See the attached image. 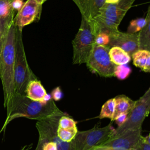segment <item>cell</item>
<instances>
[{"mask_svg": "<svg viewBox=\"0 0 150 150\" xmlns=\"http://www.w3.org/2000/svg\"><path fill=\"white\" fill-rule=\"evenodd\" d=\"M5 36H6V35H5L2 32L1 29H0V53H1V49H2V45H3V43H4Z\"/></svg>", "mask_w": 150, "mask_h": 150, "instance_id": "cell-31", "label": "cell"}, {"mask_svg": "<svg viewBox=\"0 0 150 150\" xmlns=\"http://www.w3.org/2000/svg\"><path fill=\"white\" fill-rule=\"evenodd\" d=\"M115 108L113 120L120 114H128L133 108L135 101L132 100L131 98L125 95H120L115 97Z\"/></svg>", "mask_w": 150, "mask_h": 150, "instance_id": "cell-17", "label": "cell"}, {"mask_svg": "<svg viewBox=\"0 0 150 150\" xmlns=\"http://www.w3.org/2000/svg\"><path fill=\"white\" fill-rule=\"evenodd\" d=\"M145 24L146 21L145 18H140L132 20L127 28V33L130 34L138 33L145 26Z\"/></svg>", "mask_w": 150, "mask_h": 150, "instance_id": "cell-23", "label": "cell"}, {"mask_svg": "<svg viewBox=\"0 0 150 150\" xmlns=\"http://www.w3.org/2000/svg\"><path fill=\"white\" fill-rule=\"evenodd\" d=\"M14 71L16 94L25 95L29 83L38 77L31 70L26 60L22 40V29L16 26Z\"/></svg>", "mask_w": 150, "mask_h": 150, "instance_id": "cell-4", "label": "cell"}, {"mask_svg": "<svg viewBox=\"0 0 150 150\" xmlns=\"http://www.w3.org/2000/svg\"><path fill=\"white\" fill-rule=\"evenodd\" d=\"M115 108V98H111L107 100L102 106L99 118H110L112 121L114 115Z\"/></svg>", "mask_w": 150, "mask_h": 150, "instance_id": "cell-20", "label": "cell"}, {"mask_svg": "<svg viewBox=\"0 0 150 150\" xmlns=\"http://www.w3.org/2000/svg\"><path fill=\"white\" fill-rule=\"evenodd\" d=\"M141 130L128 131L120 135L112 137L93 150H131L138 142Z\"/></svg>", "mask_w": 150, "mask_h": 150, "instance_id": "cell-10", "label": "cell"}, {"mask_svg": "<svg viewBox=\"0 0 150 150\" xmlns=\"http://www.w3.org/2000/svg\"><path fill=\"white\" fill-rule=\"evenodd\" d=\"M131 73V67L125 64L115 65L114 71V76L119 80H124L127 79Z\"/></svg>", "mask_w": 150, "mask_h": 150, "instance_id": "cell-22", "label": "cell"}, {"mask_svg": "<svg viewBox=\"0 0 150 150\" xmlns=\"http://www.w3.org/2000/svg\"><path fill=\"white\" fill-rule=\"evenodd\" d=\"M62 116H54L38 120L36 127L39 133V138L45 141H52L56 144L57 150H73L71 143L61 140L57 135L59 118Z\"/></svg>", "mask_w": 150, "mask_h": 150, "instance_id": "cell-9", "label": "cell"}, {"mask_svg": "<svg viewBox=\"0 0 150 150\" xmlns=\"http://www.w3.org/2000/svg\"><path fill=\"white\" fill-rule=\"evenodd\" d=\"M43 150H57V145L55 142L52 141H45L44 140H43Z\"/></svg>", "mask_w": 150, "mask_h": 150, "instance_id": "cell-29", "label": "cell"}, {"mask_svg": "<svg viewBox=\"0 0 150 150\" xmlns=\"http://www.w3.org/2000/svg\"><path fill=\"white\" fill-rule=\"evenodd\" d=\"M6 109V118L0 129V134L5 132L7 125L13 120L24 117L32 120H42L54 116L65 115L59 109L54 100L37 101L25 95L15 94Z\"/></svg>", "mask_w": 150, "mask_h": 150, "instance_id": "cell-1", "label": "cell"}, {"mask_svg": "<svg viewBox=\"0 0 150 150\" xmlns=\"http://www.w3.org/2000/svg\"><path fill=\"white\" fill-rule=\"evenodd\" d=\"M24 4L23 0H12V6L15 12H19Z\"/></svg>", "mask_w": 150, "mask_h": 150, "instance_id": "cell-30", "label": "cell"}, {"mask_svg": "<svg viewBox=\"0 0 150 150\" xmlns=\"http://www.w3.org/2000/svg\"><path fill=\"white\" fill-rule=\"evenodd\" d=\"M150 112V87L138 100L128 114L125 122L115 129L112 137L120 135L128 131L141 129L145 118Z\"/></svg>", "mask_w": 150, "mask_h": 150, "instance_id": "cell-7", "label": "cell"}, {"mask_svg": "<svg viewBox=\"0 0 150 150\" xmlns=\"http://www.w3.org/2000/svg\"><path fill=\"white\" fill-rule=\"evenodd\" d=\"M120 0H105V2L108 4H115L119 1Z\"/></svg>", "mask_w": 150, "mask_h": 150, "instance_id": "cell-35", "label": "cell"}, {"mask_svg": "<svg viewBox=\"0 0 150 150\" xmlns=\"http://www.w3.org/2000/svg\"><path fill=\"white\" fill-rule=\"evenodd\" d=\"M95 38L90 25L81 17L80 26L72 41L73 64L86 63L95 45Z\"/></svg>", "mask_w": 150, "mask_h": 150, "instance_id": "cell-6", "label": "cell"}, {"mask_svg": "<svg viewBox=\"0 0 150 150\" xmlns=\"http://www.w3.org/2000/svg\"><path fill=\"white\" fill-rule=\"evenodd\" d=\"M128 114H120L113 120V121H115V124L117 125L118 127H121L122 125H123L125 122L128 118Z\"/></svg>", "mask_w": 150, "mask_h": 150, "instance_id": "cell-28", "label": "cell"}, {"mask_svg": "<svg viewBox=\"0 0 150 150\" xmlns=\"http://www.w3.org/2000/svg\"><path fill=\"white\" fill-rule=\"evenodd\" d=\"M78 132L77 127L73 128L64 129L58 127L57 130V135L58 137L64 142H70L74 138Z\"/></svg>", "mask_w": 150, "mask_h": 150, "instance_id": "cell-21", "label": "cell"}, {"mask_svg": "<svg viewBox=\"0 0 150 150\" xmlns=\"http://www.w3.org/2000/svg\"><path fill=\"white\" fill-rule=\"evenodd\" d=\"M110 49V47L108 46H101L95 44L86 63L92 73L104 77L114 76L115 64L110 59L109 56Z\"/></svg>", "mask_w": 150, "mask_h": 150, "instance_id": "cell-8", "label": "cell"}, {"mask_svg": "<svg viewBox=\"0 0 150 150\" xmlns=\"http://www.w3.org/2000/svg\"><path fill=\"white\" fill-rule=\"evenodd\" d=\"M138 35V33L130 34L118 31L109 36L110 42L107 46L119 47L131 56L139 49Z\"/></svg>", "mask_w": 150, "mask_h": 150, "instance_id": "cell-12", "label": "cell"}, {"mask_svg": "<svg viewBox=\"0 0 150 150\" xmlns=\"http://www.w3.org/2000/svg\"><path fill=\"white\" fill-rule=\"evenodd\" d=\"M51 97L54 100V101H59L60 100H61L63 96V94L62 91L61 90L60 87H57L56 88H54L52 93H51Z\"/></svg>", "mask_w": 150, "mask_h": 150, "instance_id": "cell-26", "label": "cell"}, {"mask_svg": "<svg viewBox=\"0 0 150 150\" xmlns=\"http://www.w3.org/2000/svg\"><path fill=\"white\" fill-rule=\"evenodd\" d=\"M146 24L138 32L139 49L150 51V6L148 8L147 15L145 18Z\"/></svg>", "mask_w": 150, "mask_h": 150, "instance_id": "cell-18", "label": "cell"}, {"mask_svg": "<svg viewBox=\"0 0 150 150\" xmlns=\"http://www.w3.org/2000/svg\"><path fill=\"white\" fill-rule=\"evenodd\" d=\"M43 140L39 138L38 142L35 150H43Z\"/></svg>", "mask_w": 150, "mask_h": 150, "instance_id": "cell-32", "label": "cell"}, {"mask_svg": "<svg viewBox=\"0 0 150 150\" xmlns=\"http://www.w3.org/2000/svg\"><path fill=\"white\" fill-rule=\"evenodd\" d=\"M16 25H11L4 39L0 53V79L4 92V106L7 108L16 94L14 78Z\"/></svg>", "mask_w": 150, "mask_h": 150, "instance_id": "cell-2", "label": "cell"}, {"mask_svg": "<svg viewBox=\"0 0 150 150\" xmlns=\"http://www.w3.org/2000/svg\"><path fill=\"white\" fill-rule=\"evenodd\" d=\"M36 2H38V4L42 5L45 2H46L47 0H35Z\"/></svg>", "mask_w": 150, "mask_h": 150, "instance_id": "cell-36", "label": "cell"}, {"mask_svg": "<svg viewBox=\"0 0 150 150\" xmlns=\"http://www.w3.org/2000/svg\"><path fill=\"white\" fill-rule=\"evenodd\" d=\"M77 122L74 121L71 117L67 116L66 114L62 115L59 120L58 127L64 129H69V128H76Z\"/></svg>", "mask_w": 150, "mask_h": 150, "instance_id": "cell-24", "label": "cell"}, {"mask_svg": "<svg viewBox=\"0 0 150 150\" xmlns=\"http://www.w3.org/2000/svg\"><path fill=\"white\" fill-rule=\"evenodd\" d=\"M32 144H30V145H24L21 150H29L32 148Z\"/></svg>", "mask_w": 150, "mask_h": 150, "instance_id": "cell-34", "label": "cell"}, {"mask_svg": "<svg viewBox=\"0 0 150 150\" xmlns=\"http://www.w3.org/2000/svg\"><path fill=\"white\" fill-rule=\"evenodd\" d=\"M131 150H150V145L144 142L140 137L138 142Z\"/></svg>", "mask_w": 150, "mask_h": 150, "instance_id": "cell-27", "label": "cell"}, {"mask_svg": "<svg viewBox=\"0 0 150 150\" xmlns=\"http://www.w3.org/2000/svg\"><path fill=\"white\" fill-rule=\"evenodd\" d=\"M42 5L35 0H27L21 9L14 18L15 25L20 28L34 22H38L40 18Z\"/></svg>", "mask_w": 150, "mask_h": 150, "instance_id": "cell-11", "label": "cell"}, {"mask_svg": "<svg viewBox=\"0 0 150 150\" xmlns=\"http://www.w3.org/2000/svg\"><path fill=\"white\" fill-rule=\"evenodd\" d=\"M141 139L145 143L150 145V133L149 134V135L145 136V137H143V136H141Z\"/></svg>", "mask_w": 150, "mask_h": 150, "instance_id": "cell-33", "label": "cell"}, {"mask_svg": "<svg viewBox=\"0 0 150 150\" xmlns=\"http://www.w3.org/2000/svg\"><path fill=\"white\" fill-rule=\"evenodd\" d=\"M115 129L109 124L102 128L94 127L89 130L78 131L71 142L73 150H93L103 144L114 134Z\"/></svg>", "mask_w": 150, "mask_h": 150, "instance_id": "cell-5", "label": "cell"}, {"mask_svg": "<svg viewBox=\"0 0 150 150\" xmlns=\"http://www.w3.org/2000/svg\"><path fill=\"white\" fill-rule=\"evenodd\" d=\"M15 13L12 0H0V29L5 35L13 22Z\"/></svg>", "mask_w": 150, "mask_h": 150, "instance_id": "cell-14", "label": "cell"}, {"mask_svg": "<svg viewBox=\"0 0 150 150\" xmlns=\"http://www.w3.org/2000/svg\"><path fill=\"white\" fill-rule=\"evenodd\" d=\"M46 95V91L38 79L30 81L26 87L25 96L33 101H44Z\"/></svg>", "mask_w": 150, "mask_h": 150, "instance_id": "cell-15", "label": "cell"}, {"mask_svg": "<svg viewBox=\"0 0 150 150\" xmlns=\"http://www.w3.org/2000/svg\"><path fill=\"white\" fill-rule=\"evenodd\" d=\"M131 57L133 64L145 72L150 73V51L138 49L134 53Z\"/></svg>", "mask_w": 150, "mask_h": 150, "instance_id": "cell-16", "label": "cell"}, {"mask_svg": "<svg viewBox=\"0 0 150 150\" xmlns=\"http://www.w3.org/2000/svg\"><path fill=\"white\" fill-rule=\"evenodd\" d=\"M109 42V36L104 33H100L95 38V44L97 45L107 46Z\"/></svg>", "mask_w": 150, "mask_h": 150, "instance_id": "cell-25", "label": "cell"}, {"mask_svg": "<svg viewBox=\"0 0 150 150\" xmlns=\"http://www.w3.org/2000/svg\"><path fill=\"white\" fill-rule=\"evenodd\" d=\"M79 9L83 18L90 26L98 13L99 9L104 4L105 0H72Z\"/></svg>", "mask_w": 150, "mask_h": 150, "instance_id": "cell-13", "label": "cell"}, {"mask_svg": "<svg viewBox=\"0 0 150 150\" xmlns=\"http://www.w3.org/2000/svg\"><path fill=\"white\" fill-rule=\"evenodd\" d=\"M135 0H120L115 4L104 3L93 21L91 29L95 37L100 33L108 36L118 32V26Z\"/></svg>", "mask_w": 150, "mask_h": 150, "instance_id": "cell-3", "label": "cell"}, {"mask_svg": "<svg viewBox=\"0 0 150 150\" xmlns=\"http://www.w3.org/2000/svg\"><path fill=\"white\" fill-rule=\"evenodd\" d=\"M109 56L111 62L115 65L127 64L131 59L130 55L120 47L117 46L110 47Z\"/></svg>", "mask_w": 150, "mask_h": 150, "instance_id": "cell-19", "label": "cell"}]
</instances>
